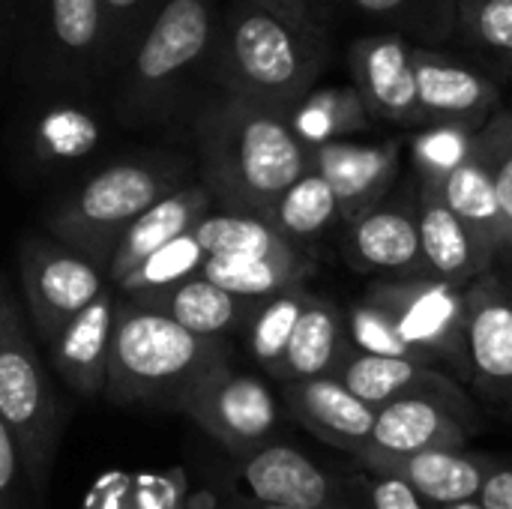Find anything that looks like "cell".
Masks as SVG:
<instances>
[{"label":"cell","instance_id":"9c48e42d","mask_svg":"<svg viewBox=\"0 0 512 509\" xmlns=\"http://www.w3.org/2000/svg\"><path fill=\"white\" fill-rule=\"evenodd\" d=\"M180 414H186L231 459L270 444L279 429V405L270 387L255 375L237 372L231 360L210 366L195 381Z\"/></svg>","mask_w":512,"mask_h":509},{"label":"cell","instance_id":"ba28073f","mask_svg":"<svg viewBox=\"0 0 512 509\" xmlns=\"http://www.w3.org/2000/svg\"><path fill=\"white\" fill-rule=\"evenodd\" d=\"M468 285H453L435 276L375 279L363 303L387 324L402 351L414 360L447 366L453 375H468L465 354V303Z\"/></svg>","mask_w":512,"mask_h":509},{"label":"cell","instance_id":"f35d334b","mask_svg":"<svg viewBox=\"0 0 512 509\" xmlns=\"http://www.w3.org/2000/svg\"><path fill=\"white\" fill-rule=\"evenodd\" d=\"M477 501L489 509H512V465L495 462V468L489 471Z\"/></svg>","mask_w":512,"mask_h":509},{"label":"cell","instance_id":"f546056e","mask_svg":"<svg viewBox=\"0 0 512 509\" xmlns=\"http://www.w3.org/2000/svg\"><path fill=\"white\" fill-rule=\"evenodd\" d=\"M192 237L207 255H285L303 249L282 237L267 219L231 210H210L204 219H198Z\"/></svg>","mask_w":512,"mask_h":509},{"label":"cell","instance_id":"e575fe53","mask_svg":"<svg viewBox=\"0 0 512 509\" xmlns=\"http://www.w3.org/2000/svg\"><path fill=\"white\" fill-rule=\"evenodd\" d=\"M468 144L492 180L512 243V111H495L480 129L468 132Z\"/></svg>","mask_w":512,"mask_h":509},{"label":"cell","instance_id":"5b68a950","mask_svg":"<svg viewBox=\"0 0 512 509\" xmlns=\"http://www.w3.org/2000/svg\"><path fill=\"white\" fill-rule=\"evenodd\" d=\"M189 174V159L177 153H138L117 159L60 198L51 207L45 228L54 240L105 270L120 234L147 207L186 186Z\"/></svg>","mask_w":512,"mask_h":509},{"label":"cell","instance_id":"8992f818","mask_svg":"<svg viewBox=\"0 0 512 509\" xmlns=\"http://www.w3.org/2000/svg\"><path fill=\"white\" fill-rule=\"evenodd\" d=\"M0 420L9 426L27 489L36 501L45 498L57 441L63 432V408L39 357L30 318L0 270Z\"/></svg>","mask_w":512,"mask_h":509},{"label":"cell","instance_id":"5bb4252c","mask_svg":"<svg viewBox=\"0 0 512 509\" xmlns=\"http://www.w3.org/2000/svg\"><path fill=\"white\" fill-rule=\"evenodd\" d=\"M414 75L423 117L432 126L474 132L498 111L495 81L444 51L414 45Z\"/></svg>","mask_w":512,"mask_h":509},{"label":"cell","instance_id":"e0dca14e","mask_svg":"<svg viewBox=\"0 0 512 509\" xmlns=\"http://www.w3.org/2000/svg\"><path fill=\"white\" fill-rule=\"evenodd\" d=\"M414 213H417V228H420V243H423L429 276L453 282V285H468L480 273L498 264V258L453 213V207L447 204L441 192L438 177L429 171H420Z\"/></svg>","mask_w":512,"mask_h":509},{"label":"cell","instance_id":"8fae6325","mask_svg":"<svg viewBox=\"0 0 512 509\" xmlns=\"http://www.w3.org/2000/svg\"><path fill=\"white\" fill-rule=\"evenodd\" d=\"M465 303V381L512 420V255L468 282Z\"/></svg>","mask_w":512,"mask_h":509},{"label":"cell","instance_id":"3957f363","mask_svg":"<svg viewBox=\"0 0 512 509\" xmlns=\"http://www.w3.org/2000/svg\"><path fill=\"white\" fill-rule=\"evenodd\" d=\"M216 30L213 0H162L117 69V123L144 129L177 117L210 69Z\"/></svg>","mask_w":512,"mask_h":509},{"label":"cell","instance_id":"30bf717a","mask_svg":"<svg viewBox=\"0 0 512 509\" xmlns=\"http://www.w3.org/2000/svg\"><path fill=\"white\" fill-rule=\"evenodd\" d=\"M18 276L33 336L45 348L63 324L72 321L108 285L102 267L51 234H30L18 243Z\"/></svg>","mask_w":512,"mask_h":509},{"label":"cell","instance_id":"7402d4cb","mask_svg":"<svg viewBox=\"0 0 512 509\" xmlns=\"http://www.w3.org/2000/svg\"><path fill=\"white\" fill-rule=\"evenodd\" d=\"M123 297L177 321L180 327H186L198 336H213V339H228V336L240 333L249 324L255 306L261 303L252 297L225 291L222 285L204 279L201 273L180 279L174 285H165V288L135 291V294H123Z\"/></svg>","mask_w":512,"mask_h":509},{"label":"cell","instance_id":"484cf974","mask_svg":"<svg viewBox=\"0 0 512 509\" xmlns=\"http://www.w3.org/2000/svg\"><path fill=\"white\" fill-rule=\"evenodd\" d=\"M348 348H351L348 315L333 300L309 294L273 378L285 384V381L333 375Z\"/></svg>","mask_w":512,"mask_h":509},{"label":"cell","instance_id":"74e56055","mask_svg":"<svg viewBox=\"0 0 512 509\" xmlns=\"http://www.w3.org/2000/svg\"><path fill=\"white\" fill-rule=\"evenodd\" d=\"M24 465L9 426L0 420V509H24Z\"/></svg>","mask_w":512,"mask_h":509},{"label":"cell","instance_id":"83f0119b","mask_svg":"<svg viewBox=\"0 0 512 509\" xmlns=\"http://www.w3.org/2000/svg\"><path fill=\"white\" fill-rule=\"evenodd\" d=\"M264 219L291 243L306 246L309 240L333 228L342 219V213H339V201L330 183L318 171L309 168L276 198V204L270 207Z\"/></svg>","mask_w":512,"mask_h":509},{"label":"cell","instance_id":"cb8c5ba5","mask_svg":"<svg viewBox=\"0 0 512 509\" xmlns=\"http://www.w3.org/2000/svg\"><path fill=\"white\" fill-rule=\"evenodd\" d=\"M213 210V195L207 192L204 183H186L147 207L117 240L108 264H105V279L108 285H120L147 255H153L159 246L171 243L174 237L192 231L198 219H204Z\"/></svg>","mask_w":512,"mask_h":509},{"label":"cell","instance_id":"ac0fdd59","mask_svg":"<svg viewBox=\"0 0 512 509\" xmlns=\"http://www.w3.org/2000/svg\"><path fill=\"white\" fill-rule=\"evenodd\" d=\"M309 168L330 183L339 201L342 222H351L354 216L387 198L399 174V144L396 141L363 144L351 138L312 144Z\"/></svg>","mask_w":512,"mask_h":509},{"label":"cell","instance_id":"8d00e7d4","mask_svg":"<svg viewBox=\"0 0 512 509\" xmlns=\"http://www.w3.org/2000/svg\"><path fill=\"white\" fill-rule=\"evenodd\" d=\"M360 498L366 509H438L435 504L423 501L405 480L369 471L360 465Z\"/></svg>","mask_w":512,"mask_h":509},{"label":"cell","instance_id":"52a82bcc","mask_svg":"<svg viewBox=\"0 0 512 509\" xmlns=\"http://www.w3.org/2000/svg\"><path fill=\"white\" fill-rule=\"evenodd\" d=\"M15 36L21 78L39 90H87L111 75L99 0H24Z\"/></svg>","mask_w":512,"mask_h":509},{"label":"cell","instance_id":"6da1fadb","mask_svg":"<svg viewBox=\"0 0 512 509\" xmlns=\"http://www.w3.org/2000/svg\"><path fill=\"white\" fill-rule=\"evenodd\" d=\"M192 129L201 183L219 210L264 219L312 165V147L294 132L288 111L222 90L198 108Z\"/></svg>","mask_w":512,"mask_h":509},{"label":"cell","instance_id":"d590c367","mask_svg":"<svg viewBox=\"0 0 512 509\" xmlns=\"http://www.w3.org/2000/svg\"><path fill=\"white\" fill-rule=\"evenodd\" d=\"M162 0H99L105 18V39H108V63L111 72L120 69L132 45L138 42L141 30L150 24L153 12Z\"/></svg>","mask_w":512,"mask_h":509},{"label":"cell","instance_id":"d6986e66","mask_svg":"<svg viewBox=\"0 0 512 509\" xmlns=\"http://www.w3.org/2000/svg\"><path fill=\"white\" fill-rule=\"evenodd\" d=\"M117 300V288L105 285L99 297L90 300L72 321H66L48 345L54 372L81 399H96L105 390Z\"/></svg>","mask_w":512,"mask_h":509},{"label":"cell","instance_id":"b9f144b4","mask_svg":"<svg viewBox=\"0 0 512 509\" xmlns=\"http://www.w3.org/2000/svg\"><path fill=\"white\" fill-rule=\"evenodd\" d=\"M222 509H303V507H279V504H261V501L246 498V495H231V498H225Z\"/></svg>","mask_w":512,"mask_h":509},{"label":"cell","instance_id":"9a60e30c","mask_svg":"<svg viewBox=\"0 0 512 509\" xmlns=\"http://www.w3.org/2000/svg\"><path fill=\"white\" fill-rule=\"evenodd\" d=\"M234 471L246 486V498L261 504L303 509H348L342 486L306 453L291 444L270 441L234 459Z\"/></svg>","mask_w":512,"mask_h":509},{"label":"cell","instance_id":"836d02e7","mask_svg":"<svg viewBox=\"0 0 512 509\" xmlns=\"http://www.w3.org/2000/svg\"><path fill=\"white\" fill-rule=\"evenodd\" d=\"M453 18L474 48L512 66V0H453Z\"/></svg>","mask_w":512,"mask_h":509},{"label":"cell","instance_id":"ffe728a7","mask_svg":"<svg viewBox=\"0 0 512 509\" xmlns=\"http://www.w3.org/2000/svg\"><path fill=\"white\" fill-rule=\"evenodd\" d=\"M282 399L291 411V417L309 429L324 444L357 453L366 447L372 426H375V408L357 399L339 378L318 375L303 381H285Z\"/></svg>","mask_w":512,"mask_h":509},{"label":"cell","instance_id":"d4e9b609","mask_svg":"<svg viewBox=\"0 0 512 509\" xmlns=\"http://www.w3.org/2000/svg\"><path fill=\"white\" fill-rule=\"evenodd\" d=\"M423 171V168H420ZM438 177L441 183V192L447 198V204L453 207V213L471 228V234L501 261L512 255L510 243V228H507V219L501 213V204H498V195L492 189V180L483 168V162L477 159V153L471 150L468 144V135H465V144L462 150L456 153L453 162H447L441 171H429Z\"/></svg>","mask_w":512,"mask_h":509},{"label":"cell","instance_id":"d6a6232c","mask_svg":"<svg viewBox=\"0 0 512 509\" xmlns=\"http://www.w3.org/2000/svg\"><path fill=\"white\" fill-rule=\"evenodd\" d=\"M207 252L201 249V243L192 237V231L174 237L171 243L159 246L153 255H147L120 285V294H135V291H153V288H165L174 285L180 279H189L201 270Z\"/></svg>","mask_w":512,"mask_h":509},{"label":"cell","instance_id":"7c38bea8","mask_svg":"<svg viewBox=\"0 0 512 509\" xmlns=\"http://www.w3.org/2000/svg\"><path fill=\"white\" fill-rule=\"evenodd\" d=\"M477 411L468 396H402L375 411V426L363 456H408L423 450H462L477 435Z\"/></svg>","mask_w":512,"mask_h":509},{"label":"cell","instance_id":"60d3db41","mask_svg":"<svg viewBox=\"0 0 512 509\" xmlns=\"http://www.w3.org/2000/svg\"><path fill=\"white\" fill-rule=\"evenodd\" d=\"M21 3L24 0H0V54L9 45V36H15V30H18L15 18L21 15Z\"/></svg>","mask_w":512,"mask_h":509},{"label":"cell","instance_id":"7bdbcfd3","mask_svg":"<svg viewBox=\"0 0 512 509\" xmlns=\"http://www.w3.org/2000/svg\"><path fill=\"white\" fill-rule=\"evenodd\" d=\"M297 3H303L309 12H315L318 18H321V12H327L330 6H333V0H297Z\"/></svg>","mask_w":512,"mask_h":509},{"label":"cell","instance_id":"ee69618b","mask_svg":"<svg viewBox=\"0 0 512 509\" xmlns=\"http://www.w3.org/2000/svg\"><path fill=\"white\" fill-rule=\"evenodd\" d=\"M438 509H489L480 501H462V504H450V507H438Z\"/></svg>","mask_w":512,"mask_h":509},{"label":"cell","instance_id":"603a6c76","mask_svg":"<svg viewBox=\"0 0 512 509\" xmlns=\"http://www.w3.org/2000/svg\"><path fill=\"white\" fill-rule=\"evenodd\" d=\"M333 378H339L357 399L372 405L375 411L393 399L432 393V396H468L450 372L441 366L411 360V357H393V354H369L360 348H348L342 363L336 366Z\"/></svg>","mask_w":512,"mask_h":509},{"label":"cell","instance_id":"4dcf8cb0","mask_svg":"<svg viewBox=\"0 0 512 509\" xmlns=\"http://www.w3.org/2000/svg\"><path fill=\"white\" fill-rule=\"evenodd\" d=\"M309 294L312 291L306 285H294V288H285L279 294H270V297H264L255 306L249 324L243 327L246 348H249L252 360L267 375L276 372V366H279V360H282V354L288 348V339L294 333V324H297Z\"/></svg>","mask_w":512,"mask_h":509},{"label":"cell","instance_id":"f1b7e54d","mask_svg":"<svg viewBox=\"0 0 512 509\" xmlns=\"http://www.w3.org/2000/svg\"><path fill=\"white\" fill-rule=\"evenodd\" d=\"M291 126L294 132L312 147L336 138H348L360 129L369 126L372 114L357 93V87H324V90H309L291 111Z\"/></svg>","mask_w":512,"mask_h":509},{"label":"cell","instance_id":"44dd1931","mask_svg":"<svg viewBox=\"0 0 512 509\" xmlns=\"http://www.w3.org/2000/svg\"><path fill=\"white\" fill-rule=\"evenodd\" d=\"M369 471H381L405 480L423 501L435 507H450L462 501H477L480 489L495 468L486 456L462 450H423L408 456H363L357 459Z\"/></svg>","mask_w":512,"mask_h":509},{"label":"cell","instance_id":"1f68e13d","mask_svg":"<svg viewBox=\"0 0 512 509\" xmlns=\"http://www.w3.org/2000/svg\"><path fill=\"white\" fill-rule=\"evenodd\" d=\"M186 477L171 474H114L99 480L84 509H183Z\"/></svg>","mask_w":512,"mask_h":509},{"label":"cell","instance_id":"4fadbf2b","mask_svg":"<svg viewBox=\"0 0 512 509\" xmlns=\"http://www.w3.org/2000/svg\"><path fill=\"white\" fill-rule=\"evenodd\" d=\"M342 258L351 270L378 279L429 276L414 201H378L348 222Z\"/></svg>","mask_w":512,"mask_h":509},{"label":"cell","instance_id":"2e32d148","mask_svg":"<svg viewBox=\"0 0 512 509\" xmlns=\"http://www.w3.org/2000/svg\"><path fill=\"white\" fill-rule=\"evenodd\" d=\"M351 75L372 117L426 126L417 75H414V45L396 33H372L351 45Z\"/></svg>","mask_w":512,"mask_h":509},{"label":"cell","instance_id":"7a4b0ae2","mask_svg":"<svg viewBox=\"0 0 512 509\" xmlns=\"http://www.w3.org/2000/svg\"><path fill=\"white\" fill-rule=\"evenodd\" d=\"M327 63V36L297 0H231L207 78L231 96L291 111Z\"/></svg>","mask_w":512,"mask_h":509},{"label":"cell","instance_id":"ab89813d","mask_svg":"<svg viewBox=\"0 0 512 509\" xmlns=\"http://www.w3.org/2000/svg\"><path fill=\"white\" fill-rule=\"evenodd\" d=\"M351 3L363 15H369V18H387V21L405 15L414 6V0H351Z\"/></svg>","mask_w":512,"mask_h":509},{"label":"cell","instance_id":"277c9868","mask_svg":"<svg viewBox=\"0 0 512 509\" xmlns=\"http://www.w3.org/2000/svg\"><path fill=\"white\" fill-rule=\"evenodd\" d=\"M222 360H234L231 339L198 336L123 297L114 312L102 396L123 408L180 411L195 381Z\"/></svg>","mask_w":512,"mask_h":509},{"label":"cell","instance_id":"4316f807","mask_svg":"<svg viewBox=\"0 0 512 509\" xmlns=\"http://www.w3.org/2000/svg\"><path fill=\"white\" fill-rule=\"evenodd\" d=\"M198 273L225 291L264 300L285 288L306 285L315 273V261L306 249L285 255H207Z\"/></svg>","mask_w":512,"mask_h":509}]
</instances>
